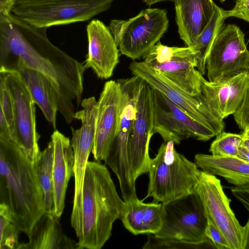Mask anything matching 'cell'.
<instances>
[{
	"label": "cell",
	"instance_id": "cell-1",
	"mask_svg": "<svg viewBox=\"0 0 249 249\" xmlns=\"http://www.w3.org/2000/svg\"><path fill=\"white\" fill-rule=\"evenodd\" d=\"M47 28H38L11 13L0 14V71L28 68L51 82L58 98V111L66 123L74 119L81 103L84 64L72 58L49 39Z\"/></svg>",
	"mask_w": 249,
	"mask_h": 249
},
{
	"label": "cell",
	"instance_id": "cell-2",
	"mask_svg": "<svg viewBox=\"0 0 249 249\" xmlns=\"http://www.w3.org/2000/svg\"><path fill=\"white\" fill-rule=\"evenodd\" d=\"M1 202L10 209L12 221L27 235L45 212L44 194L34 164L13 141L0 137Z\"/></svg>",
	"mask_w": 249,
	"mask_h": 249
},
{
	"label": "cell",
	"instance_id": "cell-3",
	"mask_svg": "<svg viewBox=\"0 0 249 249\" xmlns=\"http://www.w3.org/2000/svg\"><path fill=\"white\" fill-rule=\"evenodd\" d=\"M125 202L119 196L106 164L88 161L79 223L74 230L78 249H101L120 219Z\"/></svg>",
	"mask_w": 249,
	"mask_h": 249
},
{
	"label": "cell",
	"instance_id": "cell-4",
	"mask_svg": "<svg viewBox=\"0 0 249 249\" xmlns=\"http://www.w3.org/2000/svg\"><path fill=\"white\" fill-rule=\"evenodd\" d=\"M162 208L161 228L149 234L143 249L197 248L210 243L205 235L207 216L196 192L162 204Z\"/></svg>",
	"mask_w": 249,
	"mask_h": 249
},
{
	"label": "cell",
	"instance_id": "cell-5",
	"mask_svg": "<svg viewBox=\"0 0 249 249\" xmlns=\"http://www.w3.org/2000/svg\"><path fill=\"white\" fill-rule=\"evenodd\" d=\"M173 141L164 142L151 159L147 196L152 202L166 204L194 192L201 170L175 148Z\"/></svg>",
	"mask_w": 249,
	"mask_h": 249
},
{
	"label": "cell",
	"instance_id": "cell-6",
	"mask_svg": "<svg viewBox=\"0 0 249 249\" xmlns=\"http://www.w3.org/2000/svg\"><path fill=\"white\" fill-rule=\"evenodd\" d=\"M114 0H17L11 13L30 25L47 28L87 21Z\"/></svg>",
	"mask_w": 249,
	"mask_h": 249
},
{
	"label": "cell",
	"instance_id": "cell-7",
	"mask_svg": "<svg viewBox=\"0 0 249 249\" xmlns=\"http://www.w3.org/2000/svg\"><path fill=\"white\" fill-rule=\"evenodd\" d=\"M168 26L165 9L148 8L127 20H111L109 29L121 53L135 60L144 58Z\"/></svg>",
	"mask_w": 249,
	"mask_h": 249
},
{
	"label": "cell",
	"instance_id": "cell-8",
	"mask_svg": "<svg viewBox=\"0 0 249 249\" xmlns=\"http://www.w3.org/2000/svg\"><path fill=\"white\" fill-rule=\"evenodd\" d=\"M249 51L244 33L234 24L222 27L206 56L208 81L218 82L249 71Z\"/></svg>",
	"mask_w": 249,
	"mask_h": 249
},
{
	"label": "cell",
	"instance_id": "cell-9",
	"mask_svg": "<svg viewBox=\"0 0 249 249\" xmlns=\"http://www.w3.org/2000/svg\"><path fill=\"white\" fill-rule=\"evenodd\" d=\"M194 192L202 202L206 216L224 235L231 249H244V228L231 209V200L220 180L215 175L201 171Z\"/></svg>",
	"mask_w": 249,
	"mask_h": 249
},
{
	"label": "cell",
	"instance_id": "cell-10",
	"mask_svg": "<svg viewBox=\"0 0 249 249\" xmlns=\"http://www.w3.org/2000/svg\"><path fill=\"white\" fill-rule=\"evenodd\" d=\"M11 93L14 108V141L34 164L41 151L36 131L35 102L17 71H0Z\"/></svg>",
	"mask_w": 249,
	"mask_h": 249
},
{
	"label": "cell",
	"instance_id": "cell-11",
	"mask_svg": "<svg viewBox=\"0 0 249 249\" xmlns=\"http://www.w3.org/2000/svg\"><path fill=\"white\" fill-rule=\"evenodd\" d=\"M129 69L133 75L141 77L192 118L212 129L216 136L223 131V120L212 111L202 95L189 94L143 61H133L129 65Z\"/></svg>",
	"mask_w": 249,
	"mask_h": 249
},
{
	"label": "cell",
	"instance_id": "cell-12",
	"mask_svg": "<svg viewBox=\"0 0 249 249\" xmlns=\"http://www.w3.org/2000/svg\"><path fill=\"white\" fill-rule=\"evenodd\" d=\"M154 89L144 81L138 97L136 117L128 142L129 160L135 180L148 172L151 159L149 146L154 135Z\"/></svg>",
	"mask_w": 249,
	"mask_h": 249
},
{
	"label": "cell",
	"instance_id": "cell-13",
	"mask_svg": "<svg viewBox=\"0 0 249 249\" xmlns=\"http://www.w3.org/2000/svg\"><path fill=\"white\" fill-rule=\"evenodd\" d=\"M96 117L91 112H83L78 116V119L81 121V127L77 129L71 127V142L74 153V193L71 224L74 230L78 226L81 215L85 173L94 144Z\"/></svg>",
	"mask_w": 249,
	"mask_h": 249
},
{
	"label": "cell",
	"instance_id": "cell-14",
	"mask_svg": "<svg viewBox=\"0 0 249 249\" xmlns=\"http://www.w3.org/2000/svg\"><path fill=\"white\" fill-rule=\"evenodd\" d=\"M121 100L117 81L106 82L98 101L95 135L91 151L95 161L105 160L115 136Z\"/></svg>",
	"mask_w": 249,
	"mask_h": 249
},
{
	"label": "cell",
	"instance_id": "cell-15",
	"mask_svg": "<svg viewBox=\"0 0 249 249\" xmlns=\"http://www.w3.org/2000/svg\"><path fill=\"white\" fill-rule=\"evenodd\" d=\"M86 31L88 51L84 67L91 69L98 78L108 79L119 62L120 51L111 31L101 20L93 19Z\"/></svg>",
	"mask_w": 249,
	"mask_h": 249
},
{
	"label": "cell",
	"instance_id": "cell-16",
	"mask_svg": "<svg viewBox=\"0 0 249 249\" xmlns=\"http://www.w3.org/2000/svg\"><path fill=\"white\" fill-rule=\"evenodd\" d=\"M249 88V71L218 82L202 78L201 91L208 107L219 119L233 115Z\"/></svg>",
	"mask_w": 249,
	"mask_h": 249
},
{
	"label": "cell",
	"instance_id": "cell-17",
	"mask_svg": "<svg viewBox=\"0 0 249 249\" xmlns=\"http://www.w3.org/2000/svg\"><path fill=\"white\" fill-rule=\"evenodd\" d=\"M121 100L116 132L107 155L111 159L124 161L128 158V142L136 117L138 97L144 81L140 77L118 79Z\"/></svg>",
	"mask_w": 249,
	"mask_h": 249
},
{
	"label": "cell",
	"instance_id": "cell-18",
	"mask_svg": "<svg viewBox=\"0 0 249 249\" xmlns=\"http://www.w3.org/2000/svg\"><path fill=\"white\" fill-rule=\"evenodd\" d=\"M174 2L180 38L186 46L192 47L217 6L213 0H176Z\"/></svg>",
	"mask_w": 249,
	"mask_h": 249
},
{
	"label": "cell",
	"instance_id": "cell-19",
	"mask_svg": "<svg viewBox=\"0 0 249 249\" xmlns=\"http://www.w3.org/2000/svg\"><path fill=\"white\" fill-rule=\"evenodd\" d=\"M51 141L53 144L54 213L60 218L65 208L68 183L73 176L74 153L70 139L58 130L54 131Z\"/></svg>",
	"mask_w": 249,
	"mask_h": 249
},
{
	"label": "cell",
	"instance_id": "cell-20",
	"mask_svg": "<svg viewBox=\"0 0 249 249\" xmlns=\"http://www.w3.org/2000/svg\"><path fill=\"white\" fill-rule=\"evenodd\" d=\"M59 219L45 212L27 235L29 242L20 243L18 249H78L77 242L64 232Z\"/></svg>",
	"mask_w": 249,
	"mask_h": 249
},
{
	"label": "cell",
	"instance_id": "cell-21",
	"mask_svg": "<svg viewBox=\"0 0 249 249\" xmlns=\"http://www.w3.org/2000/svg\"><path fill=\"white\" fill-rule=\"evenodd\" d=\"M143 200L125 202L120 219L124 228L134 235L155 234L162 224V204L145 203Z\"/></svg>",
	"mask_w": 249,
	"mask_h": 249
},
{
	"label": "cell",
	"instance_id": "cell-22",
	"mask_svg": "<svg viewBox=\"0 0 249 249\" xmlns=\"http://www.w3.org/2000/svg\"><path fill=\"white\" fill-rule=\"evenodd\" d=\"M16 71L19 74L46 120L55 129L58 98L51 82L43 74L32 69L23 68Z\"/></svg>",
	"mask_w": 249,
	"mask_h": 249
},
{
	"label": "cell",
	"instance_id": "cell-23",
	"mask_svg": "<svg viewBox=\"0 0 249 249\" xmlns=\"http://www.w3.org/2000/svg\"><path fill=\"white\" fill-rule=\"evenodd\" d=\"M195 162L201 171L223 178L235 186L249 184V162L234 157H216L198 153Z\"/></svg>",
	"mask_w": 249,
	"mask_h": 249
},
{
	"label": "cell",
	"instance_id": "cell-24",
	"mask_svg": "<svg viewBox=\"0 0 249 249\" xmlns=\"http://www.w3.org/2000/svg\"><path fill=\"white\" fill-rule=\"evenodd\" d=\"M148 66L189 94L194 96L202 95L201 84L203 75L196 69L195 63L171 60Z\"/></svg>",
	"mask_w": 249,
	"mask_h": 249
},
{
	"label": "cell",
	"instance_id": "cell-25",
	"mask_svg": "<svg viewBox=\"0 0 249 249\" xmlns=\"http://www.w3.org/2000/svg\"><path fill=\"white\" fill-rule=\"evenodd\" d=\"M153 133L159 134L164 142L171 141L177 144L183 140L191 138L188 131L173 115L164 101L162 94L155 89Z\"/></svg>",
	"mask_w": 249,
	"mask_h": 249
},
{
	"label": "cell",
	"instance_id": "cell-26",
	"mask_svg": "<svg viewBox=\"0 0 249 249\" xmlns=\"http://www.w3.org/2000/svg\"><path fill=\"white\" fill-rule=\"evenodd\" d=\"M226 18L225 10L217 6L209 22L192 47L196 53V68L203 75L206 71L207 53Z\"/></svg>",
	"mask_w": 249,
	"mask_h": 249
},
{
	"label": "cell",
	"instance_id": "cell-27",
	"mask_svg": "<svg viewBox=\"0 0 249 249\" xmlns=\"http://www.w3.org/2000/svg\"><path fill=\"white\" fill-rule=\"evenodd\" d=\"M53 144L51 141L34 164L35 170L44 194V206L46 212L54 213L53 178Z\"/></svg>",
	"mask_w": 249,
	"mask_h": 249
},
{
	"label": "cell",
	"instance_id": "cell-28",
	"mask_svg": "<svg viewBox=\"0 0 249 249\" xmlns=\"http://www.w3.org/2000/svg\"><path fill=\"white\" fill-rule=\"evenodd\" d=\"M196 53L192 47H169L159 41L144 57L143 62L150 65L167 61H184L193 62L196 66Z\"/></svg>",
	"mask_w": 249,
	"mask_h": 249
},
{
	"label": "cell",
	"instance_id": "cell-29",
	"mask_svg": "<svg viewBox=\"0 0 249 249\" xmlns=\"http://www.w3.org/2000/svg\"><path fill=\"white\" fill-rule=\"evenodd\" d=\"M162 97L175 117L190 133L191 138L198 141H207L216 136L214 132L210 127L192 118L163 94Z\"/></svg>",
	"mask_w": 249,
	"mask_h": 249
},
{
	"label": "cell",
	"instance_id": "cell-30",
	"mask_svg": "<svg viewBox=\"0 0 249 249\" xmlns=\"http://www.w3.org/2000/svg\"><path fill=\"white\" fill-rule=\"evenodd\" d=\"M20 231L13 223L8 206L1 202L0 205V249H18Z\"/></svg>",
	"mask_w": 249,
	"mask_h": 249
},
{
	"label": "cell",
	"instance_id": "cell-31",
	"mask_svg": "<svg viewBox=\"0 0 249 249\" xmlns=\"http://www.w3.org/2000/svg\"><path fill=\"white\" fill-rule=\"evenodd\" d=\"M244 139L242 134L222 131L216 135L209 151L213 156L237 157Z\"/></svg>",
	"mask_w": 249,
	"mask_h": 249
},
{
	"label": "cell",
	"instance_id": "cell-32",
	"mask_svg": "<svg viewBox=\"0 0 249 249\" xmlns=\"http://www.w3.org/2000/svg\"><path fill=\"white\" fill-rule=\"evenodd\" d=\"M0 109L2 110L13 135L14 124L13 100L4 76L1 73H0Z\"/></svg>",
	"mask_w": 249,
	"mask_h": 249
},
{
	"label": "cell",
	"instance_id": "cell-33",
	"mask_svg": "<svg viewBox=\"0 0 249 249\" xmlns=\"http://www.w3.org/2000/svg\"><path fill=\"white\" fill-rule=\"evenodd\" d=\"M207 222L205 235L210 244L218 249H231V245L220 231L207 217Z\"/></svg>",
	"mask_w": 249,
	"mask_h": 249
},
{
	"label": "cell",
	"instance_id": "cell-34",
	"mask_svg": "<svg viewBox=\"0 0 249 249\" xmlns=\"http://www.w3.org/2000/svg\"><path fill=\"white\" fill-rule=\"evenodd\" d=\"M233 115L241 129L244 130L249 128V88L241 105Z\"/></svg>",
	"mask_w": 249,
	"mask_h": 249
},
{
	"label": "cell",
	"instance_id": "cell-35",
	"mask_svg": "<svg viewBox=\"0 0 249 249\" xmlns=\"http://www.w3.org/2000/svg\"><path fill=\"white\" fill-rule=\"evenodd\" d=\"M225 14L227 18L236 17L249 22V0H236L233 9L225 10Z\"/></svg>",
	"mask_w": 249,
	"mask_h": 249
},
{
	"label": "cell",
	"instance_id": "cell-36",
	"mask_svg": "<svg viewBox=\"0 0 249 249\" xmlns=\"http://www.w3.org/2000/svg\"><path fill=\"white\" fill-rule=\"evenodd\" d=\"M230 189L232 195L249 212V184L242 186H232Z\"/></svg>",
	"mask_w": 249,
	"mask_h": 249
},
{
	"label": "cell",
	"instance_id": "cell-37",
	"mask_svg": "<svg viewBox=\"0 0 249 249\" xmlns=\"http://www.w3.org/2000/svg\"><path fill=\"white\" fill-rule=\"evenodd\" d=\"M0 137L14 141L11 128L1 109H0Z\"/></svg>",
	"mask_w": 249,
	"mask_h": 249
},
{
	"label": "cell",
	"instance_id": "cell-38",
	"mask_svg": "<svg viewBox=\"0 0 249 249\" xmlns=\"http://www.w3.org/2000/svg\"><path fill=\"white\" fill-rule=\"evenodd\" d=\"M16 0H0V14L7 15L11 13Z\"/></svg>",
	"mask_w": 249,
	"mask_h": 249
},
{
	"label": "cell",
	"instance_id": "cell-39",
	"mask_svg": "<svg viewBox=\"0 0 249 249\" xmlns=\"http://www.w3.org/2000/svg\"><path fill=\"white\" fill-rule=\"evenodd\" d=\"M237 157L249 162V150L241 144Z\"/></svg>",
	"mask_w": 249,
	"mask_h": 249
},
{
	"label": "cell",
	"instance_id": "cell-40",
	"mask_svg": "<svg viewBox=\"0 0 249 249\" xmlns=\"http://www.w3.org/2000/svg\"><path fill=\"white\" fill-rule=\"evenodd\" d=\"M244 228V249H249V217Z\"/></svg>",
	"mask_w": 249,
	"mask_h": 249
},
{
	"label": "cell",
	"instance_id": "cell-41",
	"mask_svg": "<svg viewBox=\"0 0 249 249\" xmlns=\"http://www.w3.org/2000/svg\"><path fill=\"white\" fill-rule=\"evenodd\" d=\"M147 5L151 6L156 3L164 1H170L175 2L176 0H142Z\"/></svg>",
	"mask_w": 249,
	"mask_h": 249
},
{
	"label": "cell",
	"instance_id": "cell-42",
	"mask_svg": "<svg viewBox=\"0 0 249 249\" xmlns=\"http://www.w3.org/2000/svg\"><path fill=\"white\" fill-rule=\"evenodd\" d=\"M242 134L243 135L244 139H249V128L244 130Z\"/></svg>",
	"mask_w": 249,
	"mask_h": 249
},
{
	"label": "cell",
	"instance_id": "cell-43",
	"mask_svg": "<svg viewBox=\"0 0 249 249\" xmlns=\"http://www.w3.org/2000/svg\"><path fill=\"white\" fill-rule=\"evenodd\" d=\"M242 145L246 147L249 150V139H244L243 141L242 142Z\"/></svg>",
	"mask_w": 249,
	"mask_h": 249
},
{
	"label": "cell",
	"instance_id": "cell-44",
	"mask_svg": "<svg viewBox=\"0 0 249 249\" xmlns=\"http://www.w3.org/2000/svg\"><path fill=\"white\" fill-rule=\"evenodd\" d=\"M226 0H220V1L221 2H224V1H225Z\"/></svg>",
	"mask_w": 249,
	"mask_h": 249
},
{
	"label": "cell",
	"instance_id": "cell-45",
	"mask_svg": "<svg viewBox=\"0 0 249 249\" xmlns=\"http://www.w3.org/2000/svg\"></svg>",
	"mask_w": 249,
	"mask_h": 249
},
{
	"label": "cell",
	"instance_id": "cell-46",
	"mask_svg": "<svg viewBox=\"0 0 249 249\" xmlns=\"http://www.w3.org/2000/svg\"><path fill=\"white\" fill-rule=\"evenodd\" d=\"M16 0H15V1H16Z\"/></svg>",
	"mask_w": 249,
	"mask_h": 249
}]
</instances>
